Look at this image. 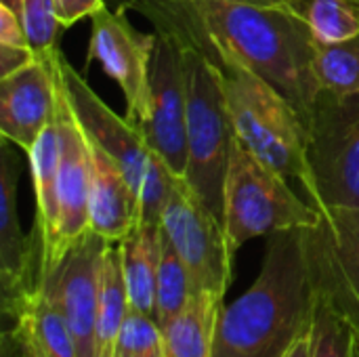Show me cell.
<instances>
[{"mask_svg":"<svg viewBox=\"0 0 359 357\" xmlns=\"http://www.w3.org/2000/svg\"><path fill=\"white\" fill-rule=\"evenodd\" d=\"M59 55L34 59L23 69L0 78V135L25 154L57 114Z\"/></svg>","mask_w":359,"mask_h":357,"instance_id":"cell-15","label":"cell"},{"mask_svg":"<svg viewBox=\"0 0 359 357\" xmlns=\"http://www.w3.org/2000/svg\"><path fill=\"white\" fill-rule=\"evenodd\" d=\"M21 21L36 59H53L61 53L59 32L63 25L53 0H21Z\"/></svg>","mask_w":359,"mask_h":357,"instance_id":"cell-27","label":"cell"},{"mask_svg":"<svg viewBox=\"0 0 359 357\" xmlns=\"http://www.w3.org/2000/svg\"><path fill=\"white\" fill-rule=\"evenodd\" d=\"M313 309L305 227L271 234L255 284L221 309L212 357H288L311 332Z\"/></svg>","mask_w":359,"mask_h":357,"instance_id":"cell-2","label":"cell"},{"mask_svg":"<svg viewBox=\"0 0 359 357\" xmlns=\"http://www.w3.org/2000/svg\"><path fill=\"white\" fill-rule=\"evenodd\" d=\"M128 311H130V299L124 280L120 246L107 244L101 261V274H99V301H97V326H95L97 357H111L116 337Z\"/></svg>","mask_w":359,"mask_h":357,"instance_id":"cell-20","label":"cell"},{"mask_svg":"<svg viewBox=\"0 0 359 357\" xmlns=\"http://www.w3.org/2000/svg\"><path fill=\"white\" fill-rule=\"evenodd\" d=\"M164 356V330L158 324L156 316L143 314L139 309L128 311L111 357H162Z\"/></svg>","mask_w":359,"mask_h":357,"instance_id":"cell-26","label":"cell"},{"mask_svg":"<svg viewBox=\"0 0 359 357\" xmlns=\"http://www.w3.org/2000/svg\"><path fill=\"white\" fill-rule=\"evenodd\" d=\"M59 67V65H57ZM59 229L50 267L53 274L65 259L69 248L88 231V200H90V143L82 130L59 76ZM44 276V278H46ZM42 278V280H44Z\"/></svg>","mask_w":359,"mask_h":357,"instance_id":"cell-13","label":"cell"},{"mask_svg":"<svg viewBox=\"0 0 359 357\" xmlns=\"http://www.w3.org/2000/svg\"><path fill=\"white\" fill-rule=\"evenodd\" d=\"M88 143L93 160L88 229L109 244H120L141 221V198L122 170L90 139Z\"/></svg>","mask_w":359,"mask_h":357,"instance_id":"cell-16","label":"cell"},{"mask_svg":"<svg viewBox=\"0 0 359 357\" xmlns=\"http://www.w3.org/2000/svg\"><path fill=\"white\" fill-rule=\"evenodd\" d=\"M156 40V32L145 34L133 25L126 11H114L105 4L90 17L86 65L99 61L103 72L118 82L126 101V118L135 124L143 122L147 112Z\"/></svg>","mask_w":359,"mask_h":357,"instance_id":"cell-11","label":"cell"},{"mask_svg":"<svg viewBox=\"0 0 359 357\" xmlns=\"http://www.w3.org/2000/svg\"><path fill=\"white\" fill-rule=\"evenodd\" d=\"M286 179L236 139L223 191V227L233 252L252 238L320 223V208L301 200Z\"/></svg>","mask_w":359,"mask_h":357,"instance_id":"cell-6","label":"cell"},{"mask_svg":"<svg viewBox=\"0 0 359 357\" xmlns=\"http://www.w3.org/2000/svg\"><path fill=\"white\" fill-rule=\"evenodd\" d=\"M162 357H166V356H162Z\"/></svg>","mask_w":359,"mask_h":357,"instance_id":"cell-36","label":"cell"},{"mask_svg":"<svg viewBox=\"0 0 359 357\" xmlns=\"http://www.w3.org/2000/svg\"><path fill=\"white\" fill-rule=\"evenodd\" d=\"M0 44L29 46L21 15L6 4H0Z\"/></svg>","mask_w":359,"mask_h":357,"instance_id":"cell-29","label":"cell"},{"mask_svg":"<svg viewBox=\"0 0 359 357\" xmlns=\"http://www.w3.org/2000/svg\"><path fill=\"white\" fill-rule=\"evenodd\" d=\"M250 4H259V6H276V8H284L286 0H244Z\"/></svg>","mask_w":359,"mask_h":357,"instance_id":"cell-34","label":"cell"},{"mask_svg":"<svg viewBox=\"0 0 359 357\" xmlns=\"http://www.w3.org/2000/svg\"><path fill=\"white\" fill-rule=\"evenodd\" d=\"M0 4H6V6H11L13 11H17L21 15V0H0Z\"/></svg>","mask_w":359,"mask_h":357,"instance_id":"cell-35","label":"cell"},{"mask_svg":"<svg viewBox=\"0 0 359 357\" xmlns=\"http://www.w3.org/2000/svg\"><path fill=\"white\" fill-rule=\"evenodd\" d=\"M36 59L29 46H8L0 44V78H6Z\"/></svg>","mask_w":359,"mask_h":357,"instance_id":"cell-30","label":"cell"},{"mask_svg":"<svg viewBox=\"0 0 359 357\" xmlns=\"http://www.w3.org/2000/svg\"><path fill=\"white\" fill-rule=\"evenodd\" d=\"M160 225L191 274L196 290L225 299L233 278V257L223 221L191 191L183 177H175Z\"/></svg>","mask_w":359,"mask_h":357,"instance_id":"cell-8","label":"cell"},{"mask_svg":"<svg viewBox=\"0 0 359 357\" xmlns=\"http://www.w3.org/2000/svg\"><path fill=\"white\" fill-rule=\"evenodd\" d=\"M59 103V101H57ZM57 116V114H55ZM32 183L36 191V223L34 229L42 240V278L46 276L59 229V128L57 118L44 128L36 145L27 151Z\"/></svg>","mask_w":359,"mask_h":357,"instance_id":"cell-17","label":"cell"},{"mask_svg":"<svg viewBox=\"0 0 359 357\" xmlns=\"http://www.w3.org/2000/svg\"><path fill=\"white\" fill-rule=\"evenodd\" d=\"M67 101L86 137L122 170L141 198V221L160 223L162 208L175 183V175L147 145L139 126L118 116L86 82V78L63 57L57 59Z\"/></svg>","mask_w":359,"mask_h":357,"instance_id":"cell-4","label":"cell"},{"mask_svg":"<svg viewBox=\"0 0 359 357\" xmlns=\"http://www.w3.org/2000/svg\"><path fill=\"white\" fill-rule=\"evenodd\" d=\"M156 32L202 50L212 63L238 61L271 82L305 118L320 95L309 29L288 11L244 0H156Z\"/></svg>","mask_w":359,"mask_h":357,"instance_id":"cell-1","label":"cell"},{"mask_svg":"<svg viewBox=\"0 0 359 357\" xmlns=\"http://www.w3.org/2000/svg\"><path fill=\"white\" fill-rule=\"evenodd\" d=\"M305 227V246L316 290L353 326L359 337V208H320Z\"/></svg>","mask_w":359,"mask_h":357,"instance_id":"cell-9","label":"cell"},{"mask_svg":"<svg viewBox=\"0 0 359 357\" xmlns=\"http://www.w3.org/2000/svg\"><path fill=\"white\" fill-rule=\"evenodd\" d=\"M309 202L359 208V93L320 90L307 116Z\"/></svg>","mask_w":359,"mask_h":357,"instance_id":"cell-7","label":"cell"},{"mask_svg":"<svg viewBox=\"0 0 359 357\" xmlns=\"http://www.w3.org/2000/svg\"><path fill=\"white\" fill-rule=\"evenodd\" d=\"M0 162V292L2 314L15 322L32 305L40 290L42 276V240L32 227L23 234L17 210L19 160L2 139Z\"/></svg>","mask_w":359,"mask_h":357,"instance_id":"cell-12","label":"cell"},{"mask_svg":"<svg viewBox=\"0 0 359 357\" xmlns=\"http://www.w3.org/2000/svg\"><path fill=\"white\" fill-rule=\"evenodd\" d=\"M316 44H337L359 34V0H286Z\"/></svg>","mask_w":359,"mask_h":357,"instance_id":"cell-21","label":"cell"},{"mask_svg":"<svg viewBox=\"0 0 359 357\" xmlns=\"http://www.w3.org/2000/svg\"><path fill=\"white\" fill-rule=\"evenodd\" d=\"M183 65L187 86V166L183 179L223 221V191L236 133L221 69L191 46H183Z\"/></svg>","mask_w":359,"mask_h":357,"instance_id":"cell-5","label":"cell"},{"mask_svg":"<svg viewBox=\"0 0 359 357\" xmlns=\"http://www.w3.org/2000/svg\"><path fill=\"white\" fill-rule=\"evenodd\" d=\"M107 244L109 242L88 229L69 248L59 267L42 280L69 326L78 357H97L95 326L99 274Z\"/></svg>","mask_w":359,"mask_h":357,"instance_id":"cell-14","label":"cell"},{"mask_svg":"<svg viewBox=\"0 0 359 357\" xmlns=\"http://www.w3.org/2000/svg\"><path fill=\"white\" fill-rule=\"evenodd\" d=\"M316 76L320 88L332 95L359 93V34L337 44H318Z\"/></svg>","mask_w":359,"mask_h":357,"instance_id":"cell-25","label":"cell"},{"mask_svg":"<svg viewBox=\"0 0 359 357\" xmlns=\"http://www.w3.org/2000/svg\"><path fill=\"white\" fill-rule=\"evenodd\" d=\"M236 139L261 162L307 187V124L301 112L263 76L223 59L219 63Z\"/></svg>","mask_w":359,"mask_h":357,"instance_id":"cell-3","label":"cell"},{"mask_svg":"<svg viewBox=\"0 0 359 357\" xmlns=\"http://www.w3.org/2000/svg\"><path fill=\"white\" fill-rule=\"evenodd\" d=\"M196 284L189 269L181 261L179 252L162 231V252L158 267V286H156V320L164 328L170 324L196 295Z\"/></svg>","mask_w":359,"mask_h":357,"instance_id":"cell-23","label":"cell"},{"mask_svg":"<svg viewBox=\"0 0 359 357\" xmlns=\"http://www.w3.org/2000/svg\"><path fill=\"white\" fill-rule=\"evenodd\" d=\"M13 330H15V335H17V339H19L21 357H46L40 351V347H38L36 339L32 337V332H29L23 324H13Z\"/></svg>","mask_w":359,"mask_h":357,"instance_id":"cell-31","label":"cell"},{"mask_svg":"<svg viewBox=\"0 0 359 357\" xmlns=\"http://www.w3.org/2000/svg\"><path fill=\"white\" fill-rule=\"evenodd\" d=\"M105 2L114 11H137L145 17L149 15V11L156 4V0H105Z\"/></svg>","mask_w":359,"mask_h":357,"instance_id":"cell-32","label":"cell"},{"mask_svg":"<svg viewBox=\"0 0 359 357\" xmlns=\"http://www.w3.org/2000/svg\"><path fill=\"white\" fill-rule=\"evenodd\" d=\"M13 324H23L46 357H78L69 326L44 284H40L29 309Z\"/></svg>","mask_w":359,"mask_h":357,"instance_id":"cell-22","label":"cell"},{"mask_svg":"<svg viewBox=\"0 0 359 357\" xmlns=\"http://www.w3.org/2000/svg\"><path fill=\"white\" fill-rule=\"evenodd\" d=\"M311 335V332H309ZM309 335L305 337V339H301L297 345H294V349L290 351V356L288 357H309Z\"/></svg>","mask_w":359,"mask_h":357,"instance_id":"cell-33","label":"cell"},{"mask_svg":"<svg viewBox=\"0 0 359 357\" xmlns=\"http://www.w3.org/2000/svg\"><path fill=\"white\" fill-rule=\"evenodd\" d=\"M156 34L158 40L151 59L147 112L137 126L170 173L183 177L187 166V86L183 46L168 34Z\"/></svg>","mask_w":359,"mask_h":357,"instance_id":"cell-10","label":"cell"},{"mask_svg":"<svg viewBox=\"0 0 359 357\" xmlns=\"http://www.w3.org/2000/svg\"><path fill=\"white\" fill-rule=\"evenodd\" d=\"M128 288L130 307L156 316V286L162 252V225L139 221V225L118 244Z\"/></svg>","mask_w":359,"mask_h":357,"instance_id":"cell-18","label":"cell"},{"mask_svg":"<svg viewBox=\"0 0 359 357\" xmlns=\"http://www.w3.org/2000/svg\"><path fill=\"white\" fill-rule=\"evenodd\" d=\"M53 2H55V11L63 29L76 25L78 21L86 17L90 19L99 8L107 4L105 0H53Z\"/></svg>","mask_w":359,"mask_h":357,"instance_id":"cell-28","label":"cell"},{"mask_svg":"<svg viewBox=\"0 0 359 357\" xmlns=\"http://www.w3.org/2000/svg\"><path fill=\"white\" fill-rule=\"evenodd\" d=\"M223 297L198 290L164 330L166 357H212Z\"/></svg>","mask_w":359,"mask_h":357,"instance_id":"cell-19","label":"cell"},{"mask_svg":"<svg viewBox=\"0 0 359 357\" xmlns=\"http://www.w3.org/2000/svg\"><path fill=\"white\" fill-rule=\"evenodd\" d=\"M309 357H359V337L353 326L316 290Z\"/></svg>","mask_w":359,"mask_h":357,"instance_id":"cell-24","label":"cell"}]
</instances>
